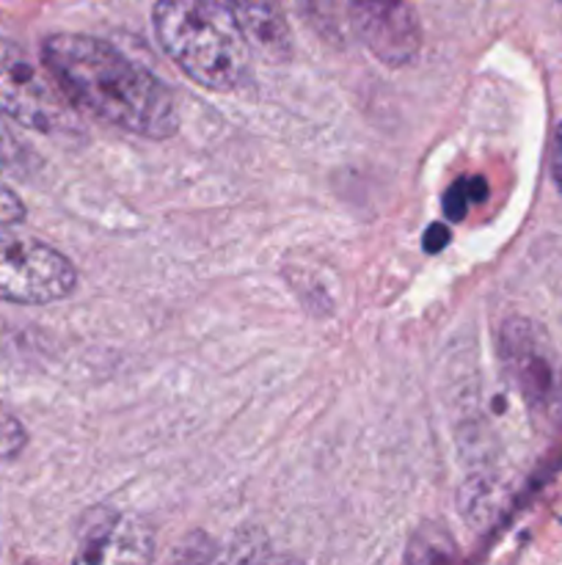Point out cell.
Masks as SVG:
<instances>
[{
  "instance_id": "obj_15",
  "label": "cell",
  "mask_w": 562,
  "mask_h": 565,
  "mask_svg": "<svg viewBox=\"0 0 562 565\" xmlns=\"http://www.w3.org/2000/svg\"><path fill=\"white\" fill-rule=\"evenodd\" d=\"M551 180L562 191V121L556 125L554 141H551Z\"/></svg>"
},
{
  "instance_id": "obj_7",
  "label": "cell",
  "mask_w": 562,
  "mask_h": 565,
  "mask_svg": "<svg viewBox=\"0 0 562 565\" xmlns=\"http://www.w3.org/2000/svg\"><path fill=\"white\" fill-rule=\"evenodd\" d=\"M152 541L136 522L116 513L114 508H94L80 522L77 561H147L152 555Z\"/></svg>"
},
{
  "instance_id": "obj_16",
  "label": "cell",
  "mask_w": 562,
  "mask_h": 565,
  "mask_svg": "<svg viewBox=\"0 0 562 565\" xmlns=\"http://www.w3.org/2000/svg\"><path fill=\"white\" fill-rule=\"evenodd\" d=\"M560 3H562V0H560Z\"/></svg>"
},
{
  "instance_id": "obj_2",
  "label": "cell",
  "mask_w": 562,
  "mask_h": 565,
  "mask_svg": "<svg viewBox=\"0 0 562 565\" xmlns=\"http://www.w3.org/2000/svg\"><path fill=\"white\" fill-rule=\"evenodd\" d=\"M152 22L163 53L207 92L231 94L251 81L253 50L220 0H158Z\"/></svg>"
},
{
  "instance_id": "obj_14",
  "label": "cell",
  "mask_w": 562,
  "mask_h": 565,
  "mask_svg": "<svg viewBox=\"0 0 562 565\" xmlns=\"http://www.w3.org/2000/svg\"><path fill=\"white\" fill-rule=\"evenodd\" d=\"M446 243H450V230L444 224L428 226V232H424V252L439 254L441 248H446Z\"/></svg>"
},
{
  "instance_id": "obj_10",
  "label": "cell",
  "mask_w": 562,
  "mask_h": 565,
  "mask_svg": "<svg viewBox=\"0 0 562 565\" xmlns=\"http://www.w3.org/2000/svg\"><path fill=\"white\" fill-rule=\"evenodd\" d=\"M28 445V434L22 428L20 419L9 417V414H0V463L14 461Z\"/></svg>"
},
{
  "instance_id": "obj_13",
  "label": "cell",
  "mask_w": 562,
  "mask_h": 565,
  "mask_svg": "<svg viewBox=\"0 0 562 565\" xmlns=\"http://www.w3.org/2000/svg\"><path fill=\"white\" fill-rule=\"evenodd\" d=\"M22 158H25L22 143L0 125V169H14V166L22 163Z\"/></svg>"
},
{
  "instance_id": "obj_8",
  "label": "cell",
  "mask_w": 562,
  "mask_h": 565,
  "mask_svg": "<svg viewBox=\"0 0 562 565\" xmlns=\"http://www.w3.org/2000/svg\"><path fill=\"white\" fill-rule=\"evenodd\" d=\"M242 36L253 53L268 64H284L292 58V33L275 0H226Z\"/></svg>"
},
{
  "instance_id": "obj_6",
  "label": "cell",
  "mask_w": 562,
  "mask_h": 565,
  "mask_svg": "<svg viewBox=\"0 0 562 565\" xmlns=\"http://www.w3.org/2000/svg\"><path fill=\"white\" fill-rule=\"evenodd\" d=\"M347 20L386 66H408L422 50V25L408 0H347Z\"/></svg>"
},
{
  "instance_id": "obj_5",
  "label": "cell",
  "mask_w": 562,
  "mask_h": 565,
  "mask_svg": "<svg viewBox=\"0 0 562 565\" xmlns=\"http://www.w3.org/2000/svg\"><path fill=\"white\" fill-rule=\"evenodd\" d=\"M75 287L77 268L66 254L0 226V301L42 307L64 301Z\"/></svg>"
},
{
  "instance_id": "obj_12",
  "label": "cell",
  "mask_w": 562,
  "mask_h": 565,
  "mask_svg": "<svg viewBox=\"0 0 562 565\" xmlns=\"http://www.w3.org/2000/svg\"><path fill=\"white\" fill-rule=\"evenodd\" d=\"M22 221H25V204L9 185L0 182V226H17Z\"/></svg>"
},
{
  "instance_id": "obj_1",
  "label": "cell",
  "mask_w": 562,
  "mask_h": 565,
  "mask_svg": "<svg viewBox=\"0 0 562 565\" xmlns=\"http://www.w3.org/2000/svg\"><path fill=\"white\" fill-rule=\"evenodd\" d=\"M42 64L66 99L94 119L149 141H165L180 130L171 88L110 42L53 33L42 44Z\"/></svg>"
},
{
  "instance_id": "obj_11",
  "label": "cell",
  "mask_w": 562,
  "mask_h": 565,
  "mask_svg": "<svg viewBox=\"0 0 562 565\" xmlns=\"http://www.w3.org/2000/svg\"><path fill=\"white\" fill-rule=\"evenodd\" d=\"M298 9L312 20V25L320 33H325V36H339V22H336L334 3L331 0H298Z\"/></svg>"
},
{
  "instance_id": "obj_3",
  "label": "cell",
  "mask_w": 562,
  "mask_h": 565,
  "mask_svg": "<svg viewBox=\"0 0 562 565\" xmlns=\"http://www.w3.org/2000/svg\"><path fill=\"white\" fill-rule=\"evenodd\" d=\"M507 381L540 428L562 423V359L551 337L529 318H507L499 329Z\"/></svg>"
},
{
  "instance_id": "obj_9",
  "label": "cell",
  "mask_w": 562,
  "mask_h": 565,
  "mask_svg": "<svg viewBox=\"0 0 562 565\" xmlns=\"http://www.w3.org/2000/svg\"><path fill=\"white\" fill-rule=\"evenodd\" d=\"M485 199V180L483 177H463L450 191L444 193V215L450 221L466 218L468 207L479 204Z\"/></svg>"
},
{
  "instance_id": "obj_4",
  "label": "cell",
  "mask_w": 562,
  "mask_h": 565,
  "mask_svg": "<svg viewBox=\"0 0 562 565\" xmlns=\"http://www.w3.org/2000/svg\"><path fill=\"white\" fill-rule=\"evenodd\" d=\"M0 114L42 136H77L80 119L58 83L17 42L0 33Z\"/></svg>"
}]
</instances>
